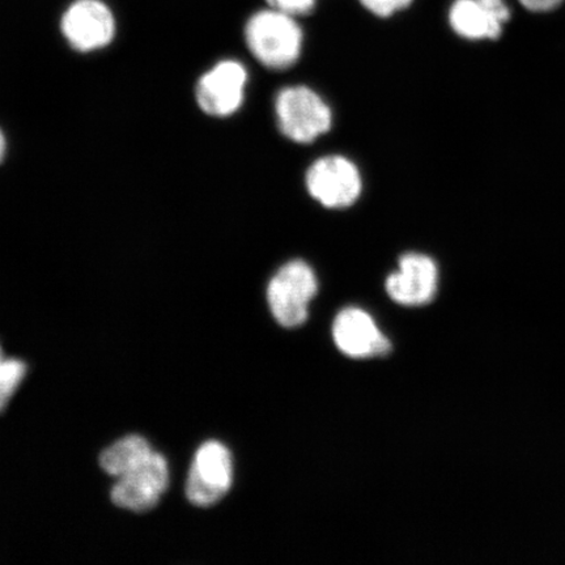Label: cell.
Here are the masks:
<instances>
[{
    "instance_id": "obj_1",
    "label": "cell",
    "mask_w": 565,
    "mask_h": 565,
    "mask_svg": "<svg viewBox=\"0 0 565 565\" xmlns=\"http://www.w3.org/2000/svg\"><path fill=\"white\" fill-rule=\"evenodd\" d=\"M245 41L260 65L281 71L299 61L303 34L296 18L268 7L247 20Z\"/></svg>"
},
{
    "instance_id": "obj_2",
    "label": "cell",
    "mask_w": 565,
    "mask_h": 565,
    "mask_svg": "<svg viewBox=\"0 0 565 565\" xmlns=\"http://www.w3.org/2000/svg\"><path fill=\"white\" fill-rule=\"evenodd\" d=\"M275 116L280 132L299 145L313 143L333 127V111L312 88H282L275 97Z\"/></svg>"
},
{
    "instance_id": "obj_3",
    "label": "cell",
    "mask_w": 565,
    "mask_h": 565,
    "mask_svg": "<svg viewBox=\"0 0 565 565\" xmlns=\"http://www.w3.org/2000/svg\"><path fill=\"white\" fill-rule=\"evenodd\" d=\"M318 291L316 273L306 260L294 259L275 273L267 286V302L280 327L295 329L306 323L309 303Z\"/></svg>"
},
{
    "instance_id": "obj_4",
    "label": "cell",
    "mask_w": 565,
    "mask_h": 565,
    "mask_svg": "<svg viewBox=\"0 0 565 565\" xmlns=\"http://www.w3.org/2000/svg\"><path fill=\"white\" fill-rule=\"evenodd\" d=\"M306 186L309 195L321 206L344 210L359 201L363 179L355 162L341 154H329L309 167Z\"/></svg>"
},
{
    "instance_id": "obj_5",
    "label": "cell",
    "mask_w": 565,
    "mask_h": 565,
    "mask_svg": "<svg viewBox=\"0 0 565 565\" xmlns=\"http://www.w3.org/2000/svg\"><path fill=\"white\" fill-rule=\"evenodd\" d=\"M233 459L231 451L218 441H207L196 450L190 469L186 497L190 503L209 508L221 501L231 490Z\"/></svg>"
},
{
    "instance_id": "obj_6",
    "label": "cell",
    "mask_w": 565,
    "mask_h": 565,
    "mask_svg": "<svg viewBox=\"0 0 565 565\" xmlns=\"http://www.w3.org/2000/svg\"><path fill=\"white\" fill-rule=\"evenodd\" d=\"M246 84L247 71L242 62H218L196 84L198 105L209 116L235 115L244 104Z\"/></svg>"
},
{
    "instance_id": "obj_7",
    "label": "cell",
    "mask_w": 565,
    "mask_h": 565,
    "mask_svg": "<svg viewBox=\"0 0 565 565\" xmlns=\"http://www.w3.org/2000/svg\"><path fill=\"white\" fill-rule=\"evenodd\" d=\"M169 486V468L164 456L154 451L139 468L129 472L111 489L113 504L122 510L143 513L159 504Z\"/></svg>"
},
{
    "instance_id": "obj_8",
    "label": "cell",
    "mask_w": 565,
    "mask_h": 565,
    "mask_svg": "<svg viewBox=\"0 0 565 565\" xmlns=\"http://www.w3.org/2000/svg\"><path fill=\"white\" fill-rule=\"evenodd\" d=\"M439 278V267L427 254L406 253L398 270L388 275L385 288L388 298L401 306L422 307L436 298Z\"/></svg>"
},
{
    "instance_id": "obj_9",
    "label": "cell",
    "mask_w": 565,
    "mask_h": 565,
    "mask_svg": "<svg viewBox=\"0 0 565 565\" xmlns=\"http://www.w3.org/2000/svg\"><path fill=\"white\" fill-rule=\"evenodd\" d=\"M62 32L76 51L94 52L110 44L116 20L102 0H76L63 15Z\"/></svg>"
},
{
    "instance_id": "obj_10",
    "label": "cell",
    "mask_w": 565,
    "mask_h": 565,
    "mask_svg": "<svg viewBox=\"0 0 565 565\" xmlns=\"http://www.w3.org/2000/svg\"><path fill=\"white\" fill-rule=\"evenodd\" d=\"M333 337L337 348L353 359L386 356L393 349L373 318L359 308H345L337 316Z\"/></svg>"
},
{
    "instance_id": "obj_11",
    "label": "cell",
    "mask_w": 565,
    "mask_h": 565,
    "mask_svg": "<svg viewBox=\"0 0 565 565\" xmlns=\"http://www.w3.org/2000/svg\"><path fill=\"white\" fill-rule=\"evenodd\" d=\"M510 19L504 0H456L449 11L451 30L471 41L498 40Z\"/></svg>"
},
{
    "instance_id": "obj_12",
    "label": "cell",
    "mask_w": 565,
    "mask_h": 565,
    "mask_svg": "<svg viewBox=\"0 0 565 565\" xmlns=\"http://www.w3.org/2000/svg\"><path fill=\"white\" fill-rule=\"evenodd\" d=\"M153 454L150 443L145 437L131 435L104 450L100 466L106 475L119 479L139 468Z\"/></svg>"
},
{
    "instance_id": "obj_13",
    "label": "cell",
    "mask_w": 565,
    "mask_h": 565,
    "mask_svg": "<svg viewBox=\"0 0 565 565\" xmlns=\"http://www.w3.org/2000/svg\"><path fill=\"white\" fill-rule=\"evenodd\" d=\"M28 366L18 359H7L0 348V413L17 393L26 376Z\"/></svg>"
},
{
    "instance_id": "obj_14",
    "label": "cell",
    "mask_w": 565,
    "mask_h": 565,
    "mask_svg": "<svg viewBox=\"0 0 565 565\" xmlns=\"http://www.w3.org/2000/svg\"><path fill=\"white\" fill-rule=\"evenodd\" d=\"M365 10L379 18H391L394 13L406 10L413 0H360Z\"/></svg>"
},
{
    "instance_id": "obj_15",
    "label": "cell",
    "mask_w": 565,
    "mask_h": 565,
    "mask_svg": "<svg viewBox=\"0 0 565 565\" xmlns=\"http://www.w3.org/2000/svg\"><path fill=\"white\" fill-rule=\"evenodd\" d=\"M274 10L288 13L294 18L306 17L315 10L317 0H266Z\"/></svg>"
},
{
    "instance_id": "obj_16",
    "label": "cell",
    "mask_w": 565,
    "mask_h": 565,
    "mask_svg": "<svg viewBox=\"0 0 565 565\" xmlns=\"http://www.w3.org/2000/svg\"><path fill=\"white\" fill-rule=\"evenodd\" d=\"M563 0H520L526 10L532 12H548L556 9Z\"/></svg>"
},
{
    "instance_id": "obj_17",
    "label": "cell",
    "mask_w": 565,
    "mask_h": 565,
    "mask_svg": "<svg viewBox=\"0 0 565 565\" xmlns=\"http://www.w3.org/2000/svg\"><path fill=\"white\" fill-rule=\"evenodd\" d=\"M4 153H6V139H4L2 130H0V161H2V159L4 158Z\"/></svg>"
}]
</instances>
